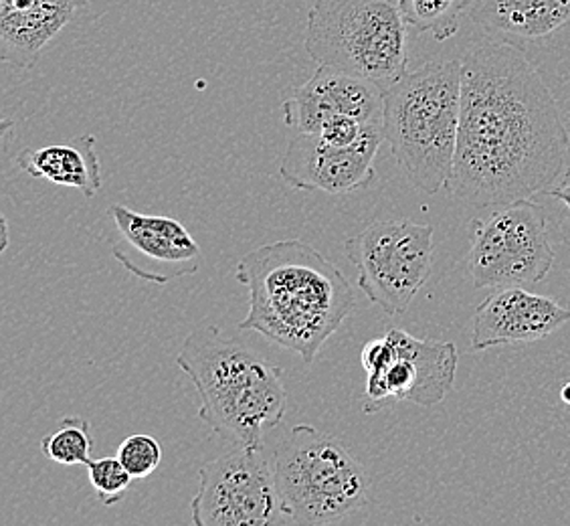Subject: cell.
I'll use <instances>...</instances> for the list:
<instances>
[{"mask_svg": "<svg viewBox=\"0 0 570 526\" xmlns=\"http://www.w3.org/2000/svg\"><path fill=\"white\" fill-rule=\"evenodd\" d=\"M569 146L557 99L515 45L483 41L463 56L453 197L490 208L542 195Z\"/></svg>", "mask_w": 570, "mask_h": 526, "instance_id": "1", "label": "cell"}, {"mask_svg": "<svg viewBox=\"0 0 570 526\" xmlns=\"http://www.w3.org/2000/svg\"><path fill=\"white\" fill-rule=\"evenodd\" d=\"M235 277L249 292V312L239 330L296 352L307 367L356 308L348 277L304 240L267 243L245 253Z\"/></svg>", "mask_w": 570, "mask_h": 526, "instance_id": "2", "label": "cell"}, {"mask_svg": "<svg viewBox=\"0 0 570 526\" xmlns=\"http://www.w3.org/2000/svg\"><path fill=\"white\" fill-rule=\"evenodd\" d=\"M176 364L195 384L198 417L230 446L264 448L265 434L284 421V373L239 337L219 327L188 334Z\"/></svg>", "mask_w": 570, "mask_h": 526, "instance_id": "3", "label": "cell"}, {"mask_svg": "<svg viewBox=\"0 0 570 526\" xmlns=\"http://www.w3.org/2000/svg\"><path fill=\"white\" fill-rule=\"evenodd\" d=\"M461 114V61H428L384 89V138L425 195L450 188Z\"/></svg>", "mask_w": 570, "mask_h": 526, "instance_id": "4", "label": "cell"}, {"mask_svg": "<svg viewBox=\"0 0 570 526\" xmlns=\"http://www.w3.org/2000/svg\"><path fill=\"white\" fill-rule=\"evenodd\" d=\"M284 523L338 525L371 506V483L361 461L328 434L296 426L272 456Z\"/></svg>", "mask_w": 570, "mask_h": 526, "instance_id": "5", "label": "cell"}, {"mask_svg": "<svg viewBox=\"0 0 570 526\" xmlns=\"http://www.w3.org/2000/svg\"><path fill=\"white\" fill-rule=\"evenodd\" d=\"M306 51L318 66L395 86L409 66L401 0H314L307 12Z\"/></svg>", "mask_w": 570, "mask_h": 526, "instance_id": "6", "label": "cell"}, {"mask_svg": "<svg viewBox=\"0 0 570 526\" xmlns=\"http://www.w3.org/2000/svg\"><path fill=\"white\" fill-rule=\"evenodd\" d=\"M358 288L389 316L403 314L433 265V227L411 220L374 221L344 245Z\"/></svg>", "mask_w": 570, "mask_h": 526, "instance_id": "7", "label": "cell"}, {"mask_svg": "<svg viewBox=\"0 0 570 526\" xmlns=\"http://www.w3.org/2000/svg\"><path fill=\"white\" fill-rule=\"evenodd\" d=\"M468 272L473 288L502 290L542 282L554 263L544 208L530 198L470 223Z\"/></svg>", "mask_w": 570, "mask_h": 526, "instance_id": "8", "label": "cell"}, {"mask_svg": "<svg viewBox=\"0 0 570 526\" xmlns=\"http://www.w3.org/2000/svg\"><path fill=\"white\" fill-rule=\"evenodd\" d=\"M453 342L415 339L405 330H386L383 339L368 340L361 352L366 371V411H376L389 399L435 407L448 397L458 373Z\"/></svg>", "mask_w": 570, "mask_h": 526, "instance_id": "9", "label": "cell"}, {"mask_svg": "<svg viewBox=\"0 0 570 526\" xmlns=\"http://www.w3.org/2000/svg\"><path fill=\"white\" fill-rule=\"evenodd\" d=\"M195 526H265L284 523L274 468L264 448H242L207 461L190 503Z\"/></svg>", "mask_w": 570, "mask_h": 526, "instance_id": "10", "label": "cell"}, {"mask_svg": "<svg viewBox=\"0 0 570 526\" xmlns=\"http://www.w3.org/2000/svg\"><path fill=\"white\" fill-rule=\"evenodd\" d=\"M384 140L383 121L371 124L351 146L326 143L320 134L294 132L279 165V178L296 191L348 195L373 183L374 160Z\"/></svg>", "mask_w": 570, "mask_h": 526, "instance_id": "11", "label": "cell"}, {"mask_svg": "<svg viewBox=\"0 0 570 526\" xmlns=\"http://www.w3.org/2000/svg\"><path fill=\"white\" fill-rule=\"evenodd\" d=\"M282 111L292 130L309 134H318L332 116L379 124L384 118V89L336 67L318 66L314 76L285 99Z\"/></svg>", "mask_w": 570, "mask_h": 526, "instance_id": "12", "label": "cell"}, {"mask_svg": "<svg viewBox=\"0 0 570 526\" xmlns=\"http://www.w3.org/2000/svg\"><path fill=\"white\" fill-rule=\"evenodd\" d=\"M570 320V308L522 285L502 288L485 298L473 314L472 351L547 339Z\"/></svg>", "mask_w": 570, "mask_h": 526, "instance_id": "13", "label": "cell"}, {"mask_svg": "<svg viewBox=\"0 0 570 526\" xmlns=\"http://www.w3.org/2000/svg\"><path fill=\"white\" fill-rule=\"evenodd\" d=\"M88 0H0V59L31 69Z\"/></svg>", "mask_w": 570, "mask_h": 526, "instance_id": "14", "label": "cell"}, {"mask_svg": "<svg viewBox=\"0 0 570 526\" xmlns=\"http://www.w3.org/2000/svg\"><path fill=\"white\" fill-rule=\"evenodd\" d=\"M110 215L124 243L146 262L166 270L170 280L197 274L203 252L180 221L142 215L124 205H111Z\"/></svg>", "mask_w": 570, "mask_h": 526, "instance_id": "15", "label": "cell"}, {"mask_svg": "<svg viewBox=\"0 0 570 526\" xmlns=\"http://www.w3.org/2000/svg\"><path fill=\"white\" fill-rule=\"evenodd\" d=\"M96 143L98 138L94 134H86L71 144L24 148L17 156V165L33 178H43L57 187L76 188L83 197L94 198L101 188Z\"/></svg>", "mask_w": 570, "mask_h": 526, "instance_id": "16", "label": "cell"}, {"mask_svg": "<svg viewBox=\"0 0 570 526\" xmlns=\"http://www.w3.org/2000/svg\"><path fill=\"white\" fill-rule=\"evenodd\" d=\"M475 19L488 33L544 41L570 27V0H480Z\"/></svg>", "mask_w": 570, "mask_h": 526, "instance_id": "17", "label": "cell"}, {"mask_svg": "<svg viewBox=\"0 0 570 526\" xmlns=\"http://www.w3.org/2000/svg\"><path fill=\"white\" fill-rule=\"evenodd\" d=\"M472 0H401L406 25L419 33H429L435 41H448L460 31L463 12Z\"/></svg>", "mask_w": 570, "mask_h": 526, "instance_id": "18", "label": "cell"}, {"mask_svg": "<svg viewBox=\"0 0 570 526\" xmlns=\"http://www.w3.org/2000/svg\"><path fill=\"white\" fill-rule=\"evenodd\" d=\"M94 444L96 439L91 436L89 421L81 417H63L56 431L45 436L41 451L45 458L61 466H88Z\"/></svg>", "mask_w": 570, "mask_h": 526, "instance_id": "19", "label": "cell"}, {"mask_svg": "<svg viewBox=\"0 0 570 526\" xmlns=\"http://www.w3.org/2000/svg\"><path fill=\"white\" fill-rule=\"evenodd\" d=\"M89 483L96 490L99 503L104 506H114L126 498L132 486L134 478L126 466L116 458H99L88 461Z\"/></svg>", "mask_w": 570, "mask_h": 526, "instance_id": "20", "label": "cell"}, {"mask_svg": "<svg viewBox=\"0 0 570 526\" xmlns=\"http://www.w3.org/2000/svg\"><path fill=\"white\" fill-rule=\"evenodd\" d=\"M118 460L132 474L134 480H144L160 466L163 446L153 436L136 434L121 441L118 448Z\"/></svg>", "mask_w": 570, "mask_h": 526, "instance_id": "21", "label": "cell"}, {"mask_svg": "<svg viewBox=\"0 0 570 526\" xmlns=\"http://www.w3.org/2000/svg\"><path fill=\"white\" fill-rule=\"evenodd\" d=\"M542 195L557 198V201H560V203L570 211V168H567L564 175L557 178Z\"/></svg>", "mask_w": 570, "mask_h": 526, "instance_id": "22", "label": "cell"}, {"mask_svg": "<svg viewBox=\"0 0 570 526\" xmlns=\"http://www.w3.org/2000/svg\"><path fill=\"white\" fill-rule=\"evenodd\" d=\"M562 401H564V403H567V406H570V383H567L564 384V387H562Z\"/></svg>", "mask_w": 570, "mask_h": 526, "instance_id": "23", "label": "cell"}]
</instances>
